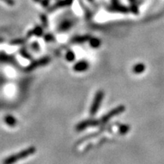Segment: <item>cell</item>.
<instances>
[{
  "mask_svg": "<svg viewBox=\"0 0 164 164\" xmlns=\"http://www.w3.org/2000/svg\"><path fill=\"white\" fill-rule=\"evenodd\" d=\"M36 153V148L34 147H30L24 150H21L19 153H15V154L11 155L8 156L3 160L2 164H14L18 161L21 160L23 159H25L27 156H31L34 153Z\"/></svg>",
  "mask_w": 164,
  "mask_h": 164,
  "instance_id": "1",
  "label": "cell"
},
{
  "mask_svg": "<svg viewBox=\"0 0 164 164\" xmlns=\"http://www.w3.org/2000/svg\"><path fill=\"white\" fill-rule=\"evenodd\" d=\"M104 92L103 91H99L96 93L95 97H94V101H93L92 105H91V109H90V114L91 116H94L97 113L100 107H101L102 101L104 100Z\"/></svg>",
  "mask_w": 164,
  "mask_h": 164,
  "instance_id": "2",
  "label": "cell"
},
{
  "mask_svg": "<svg viewBox=\"0 0 164 164\" xmlns=\"http://www.w3.org/2000/svg\"><path fill=\"white\" fill-rule=\"evenodd\" d=\"M125 108L124 106H119L116 108H114L113 110H112L111 111L109 112L108 113H107V114L101 119V121H100V123L104 124V123L107 122L109 120L113 119V117L116 116H118L120 113H123V112L125 111Z\"/></svg>",
  "mask_w": 164,
  "mask_h": 164,
  "instance_id": "3",
  "label": "cell"
},
{
  "mask_svg": "<svg viewBox=\"0 0 164 164\" xmlns=\"http://www.w3.org/2000/svg\"><path fill=\"white\" fill-rule=\"evenodd\" d=\"M50 62V57H46H46L41 58V59H37V60L32 62L26 68L25 70L27 71V72H30V71L34 70V69L40 67V66H43V65H46V64H48Z\"/></svg>",
  "mask_w": 164,
  "mask_h": 164,
  "instance_id": "4",
  "label": "cell"
},
{
  "mask_svg": "<svg viewBox=\"0 0 164 164\" xmlns=\"http://www.w3.org/2000/svg\"><path fill=\"white\" fill-rule=\"evenodd\" d=\"M98 124H100V121L96 119H87L85 121H82L81 122L78 123L76 125V130L78 132H81L85 129L88 128L91 126H96Z\"/></svg>",
  "mask_w": 164,
  "mask_h": 164,
  "instance_id": "5",
  "label": "cell"
},
{
  "mask_svg": "<svg viewBox=\"0 0 164 164\" xmlns=\"http://www.w3.org/2000/svg\"><path fill=\"white\" fill-rule=\"evenodd\" d=\"M89 68V63L87 61L82 60L81 62H78L74 65V71L77 72H82L87 71Z\"/></svg>",
  "mask_w": 164,
  "mask_h": 164,
  "instance_id": "6",
  "label": "cell"
},
{
  "mask_svg": "<svg viewBox=\"0 0 164 164\" xmlns=\"http://www.w3.org/2000/svg\"><path fill=\"white\" fill-rule=\"evenodd\" d=\"M91 37L88 35L86 36H80V37H76L72 40V43H83L85 42L90 40Z\"/></svg>",
  "mask_w": 164,
  "mask_h": 164,
  "instance_id": "7",
  "label": "cell"
},
{
  "mask_svg": "<svg viewBox=\"0 0 164 164\" xmlns=\"http://www.w3.org/2000/svg\"><path fill=\"white\" fill-rule=\"evenodd\" d=\"M145 65L143 63H138L135 65L133 68V72L135 74H141L142 72H144L145 70Z\"/></svg>",
  "mask_w": 164,
  "mask_h": 164,
  "instance_id": "8",
  "label": "cell"
},
{
  "mask_svg": "<svg viewBox=\"0 0 164 164\" xmlns=\"http://www.w3.org/2000/svg\"><path fill=\"white\" fill-rule=\"evenodd\" d=\"M5 122L7 125H8L9 126H14L16 124H17V120L12 116H6L5 117Z\"/></svg>",
  "mask_w": 164,
  "mask_h": 164,
  "instance_id": "9",
  "label": "cell"
},
{
  "mask_svg": "<svg viewBox=\"0 0 164 164\" xmlns=\"http://www.w3.org/2000/svg\"><path fill=\"white\" fill-rule=\"evenodd\" d=\"M101 44V42L99 39L97 38H91L90 39V46L93 48L99 47Z\"/></svg>",
  "mask_w": 164,
  "mask_h": 164,
  "instance_id": "10",
  "label": "cell"
},
{
  "mask_svg": "<svg viewBox=\"0 0 164 164\" xmlns=\"http://www.w3.org/2000/svg\"><path fill=\"white\" fill-rule=\"evenodd\" d=\"M33 34H35V35L37 36H41L42 34H43V30H42V29L40 28V27H37L36 29L32 30L31 33L30 32L28 34V35H27V37H30V36L33 35Z\"/></svg>",
  "mask_w": 164,
  "mask_h": 164,
  "instance_id": "11",
  "label": "cell"
},
{
  "mask_svg": "<svg viewBox=\"0 0 164 164\" xmlns=\"http://www.w3.org/2000/svg\"><path fill=\"white\" fill-rule=\"evenodd\" d=\"M65 58H66V59H67L69 62H72V61H74V59H75V55L72 51H69L66 53Z\"/></svg>",
  "mask_w": 164,
  "mask_h": 164,
  "instance_id": "12",
  "label": "cell"
},
{
  "mask_svg": "<svg viewBox=\"0 0 164 164\" xmlns=\"http://www.w3.org/2000/svg\"><path fill=\"white\" fill-rule=\"evenodd\" d=\"M25 40H23V39H16V40H12V41L10 42V45H21L24 44Z\"/></svg>",
  "mask_w": 164,
  "mask_h": 164,
  "instance_id": "13",
  "label": "cell"
},
{
  "mask_svg": "<svg viewBox=\"0 0 164 164\" xmlns=\"http://www.w3.org/2000/svg\"><path fill=\"white\" fill-rule=\"evenodd\" d=\"M129 131V126L126 125H122V126H120L119 128V132L121 134H125Z\"/></svg>",
  "mask_w": 164,
  "mask_h": 164,
  "instance_id": "14",
  "label": "cell"
},
{
  "mask_svg": "<svg viewBox=\"0 0 164 164\" xmlns=\"http://www.w3.org/2000/svg\"><path fill=\"white\" fill-rule=\"evenodd\" d=\"M20 53H21V54L22 55V56H24V57L26 58V59H31V56H30V55L27 53V50H26L25 49H24V48H22V49L20 50Z\"/></svg>",
  "mask_w": 164,
  "mask_h": 164,
  "instance_id": "15",
  "label": "cell"
},
{
  "mask_svg": "<svg viewBox=\"0 0 164 164\" xmlns=\"http://www.w3.org/2000/svg\"><path fill=\"white\" fill-rule=\"evenodd\" d=\"M31 47L33 48V50H35V51H39V49H40V46L37 43V42H34V43H32Z\"/></svg>",
  "mask_w": 164,
  "mask_h": 164,
  "instance_id": "16",
  "label": "cell"
},
{
  "mask_svg": "<svg viewBox=\"0 0 164 164\" xmlns=\"http://www.w3.org/2000/svg\"><path fill=\"white\" fill-rule=\"evenodd\" d=\"M45 40H46V41H51V40H53V37L52 35H46V37H45Z\"/></svg>",
  "mask_w": 164,
  "mask_h": 164,
  "instance_id": "17",
  "label": "cell"
}]
</instances>
